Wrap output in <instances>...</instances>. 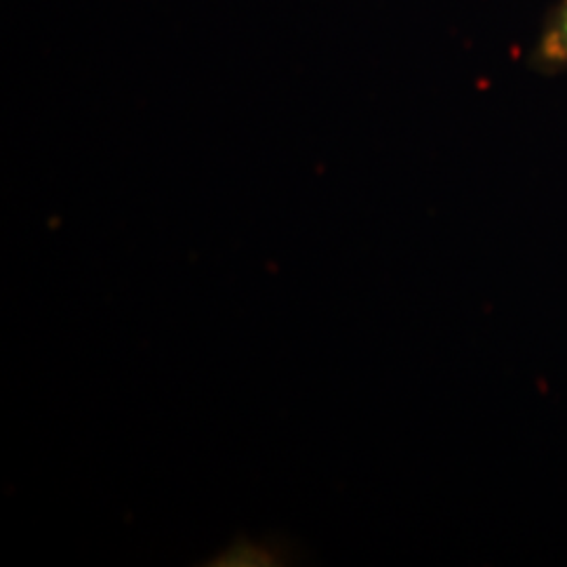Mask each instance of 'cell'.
I'll list each match as a JSON object with an SVG mask.
<instances>
[{
    "mask_svg": "<svg viewBox=\"0 0 567 567\" xmlns=\"http://www.w3.org/2000/svg\"><path fill=\"white\" fill-rule=\"evenodd\" d=\"M529 65L547 74L567 70V0H559L550 11L532 49Z\"/></svg>",
    "mask_w": 567,
    "mask_h": 567,
    "instance_id": "6da1fadb",
    "label": "cell"
}]
</instances>
